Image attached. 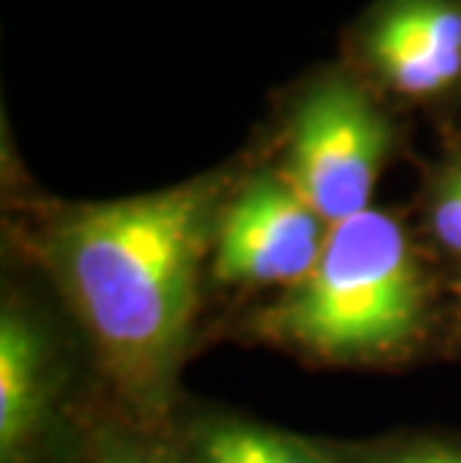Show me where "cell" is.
<instances>
[{"label": "cell", "mask_w": 461, "mask_h": 463, "mask_svg": "<svg viewBox=\"0 0 461 463\" xmlns=\"http://www.w3.org/2000/svg\"><path fill=\"white\" fill-rule=\"evenodd\" d=\"M222 176L61 213L39 260L126 416L174 425Z\"/></svg>", "instance_id": "cell-1"}, {"label": "cell", "mask_w": 461, "mask_h": 463, "mask_svg": "<svg viewBox=\"0 0 461 463\" xmlns=\"http://www.w3.org/2000/svg\"><path fill=\"white\" fill-rule=\"evenodd\" d=\"M435 281L396 215L332 224L306 279L246 317L255 341L327 364H387L428 335Z\"/></svg>", "instance_id": "cell-2"}, {"label": "cell", "mask_w": 461, "mask_h": 463, "mask_svg": "<svg viewBox=\"0 0 461 463\" xmlns=\"http://www.w3.org/2000/svg\"><path fill=\"white\" fill-rule=\"evenodd\" d=\"M392 146V126L351 75L306 87L288 123L284 176L327 224L371 210Z\"/></svg>", "instance_id": "cell-3"}, {"label": "cell", "mask_w": 461, "mask_h": 463, "mask_svg": "<svg viewBox=\"0 0 461 463\" xmlns=\"http://www.w3.org/2000/svg\"><path fill=\"white\" fill-rule=\"evenodd\" d=\"M330 228L288 176L261 171L222 203L210 275L228 288L288 290L315 269Z\"/></svg>", "instance_id": "cell-4"}, {"label": "cell", "mask_w": 461, "mask_h": 463, "mask_svg": "<svg viewBox=\"0 0 461 463\" xmlns=\"http://www.w3.org/2000/svg\"><path fill=\"white\" fill-rule=\"evenodd\" d=\"M70 364L36 305L9 293L0 305V463H43L61 428Z\"/></svg>", "instance_id": "cell-5"}, {"label": "cell", "mask_w": 461, "mask_h": 463, "mask_svg": "<svg viewBox=\"0 0 461 463\" xmlns=\"http://www.w3.org/2000/svg\"><path fill=\"white\" fill-rule=\"evenodd\" d=\"M366 57L389 90L428 99L461 78V6L453 0H396L371 22Z\"/></svg>", "instance_id": "cell-6"}, {"label": "cell", "mask_w": 461, "mask_h": 463, "mask_svg": "<svg viewBox=\"0 0 461 463\" xmlns=\"http://www.w3.org/2000/svg\"><path fill=\"white\" fill-rule=\"evenodd\" d=\"M75 463H198L174 425H147L132 416L96 419L78 439Z\"/></svg>", "instance_id": "cell-7"}, {"label": "cell", "mask_w": 461, "mask_h": 463, "mask_svg": "<svg viewBox=\"0 0 461 463\" xmlns=\"http://www.w3.org/2000/svg\"><path fill=\"white\" fill-rule=\"evenodd\" d=\"M339 463H461V433H389L375 439H327Z\"/></svg>", "instance_id": "cell-8"}, {"label": "cell", "mask_w": 461, "mask_h": 463, "mask_svg": "<svg viewBox=\"0 0 461 463\" xmlns=\"http://www.w3.org/2000/svg\"><path fill=\"white\" fill-rule=\"evenodd\" d=\"M428 231L440 249L461 258V162L449 167L431 192Z\"/></svg>", "instance_id": "cell-9"}, {"label": "cell", "mask_w": 461, "mask_h": 463, "mask_svg": "<svg viewBox=\"0 0 461 463\" xmlns=\"http://www.w3.org/2000/svg\"><path fill=\"white\" fill-rule=\"evenodd\" d=\"M458 308H461V290H458Z\"/></svg>", "instance_id": "cell-10"}]
</instances>
